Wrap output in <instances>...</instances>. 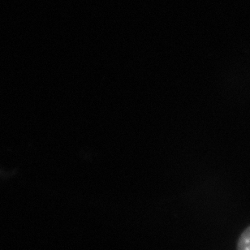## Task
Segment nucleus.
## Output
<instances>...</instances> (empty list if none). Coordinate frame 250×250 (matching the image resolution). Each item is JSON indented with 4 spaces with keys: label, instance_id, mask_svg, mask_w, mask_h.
I'll use <instances>...</instances> for the list:
<instances>
[{
    "label": "nucleus",
    "instance_id": "f257e3e1",
    "mask_svg": "<svg viewBox=\"0 0 250 250\" xmlns=\"http://www.w3.org/2000/svg\"><path fill=\"white\" fill-rule=\"evenodd\" d=\"M236 250H250V226L241 233Z\"/></svg>",
    "mask_w": 250,
    "mask_h": 250
}]
</instances>
